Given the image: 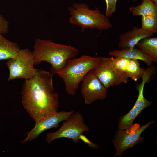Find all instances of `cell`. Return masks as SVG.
<instances>
[{
    "label": "cell",
    "mask_w": 157,
    "mask_h": 157,
    "mask_svg": "<svg viewBox=\"0 0 157 157\" xmlns=\"http://www.w3.org/2000/svg\"><path fill=\"white\" fill-rule=\"evenodd\" d=\"M53 74L36 69L32 78L25 80L21 92L23 106L35 122L51 113L58 111V93L53 83Z\"/></svg>",
    "instance_id": "6da1fadb"
},
{
    "label": "cell",
    "mask_w": 157,
    "mask_h": 157,
    "mask_svg": "<svg viewBox=\"0 0 157 157\" xmlns=\"http://www.w3.org/2000/svg\"><path fill=\"white\" fill-rule=\"evenodd\" d=\"M32 52L34 65L46 61L51 65V72L53 74L63 69L68 60L78 54L77 49L70 45L54 43L50 40L36 38Z\"/></svg>",
    "instance_id": "7a4b0ae2"
},
{
    "label": "cell",
    "mask_w": 157,
    "mask_h": 157,
    "mask_svg": "<svg viewBox=\"0 0 157 157\" xmlns=\"http://www.w3.org/2000/svg\"><path fill=\"white\" fill-rule=\"evenodd\" d=\"M101 57L84 55L68 60L66 66L56 74L63 79L68 94L73 95L76 93L80 82L89 71L95 68Z\"/></svg>",
    "instance_id": "3957f363"
},
{
    "label": "cell",
    "mask_w": 157,
    "mask_h": 157,
    "mask_svg": "<svg viewBox=\"0 0 157 157\" xmlns=\"http://www.w3.org/2000/svg\"><path fill=\"white\" fill-rule=\"evenodd\" d=\"M67 9L70 15L69 23L80 26L83 32L88 28L103 31L113 27L108 17L101 13L97 7L92 10L85 3H74Z\"/></svg>",
    "instance_id": "277c9868"
},
{
    "label": "cell",
    "mask_w": 157,
    "mask_h": 157,
    "mask_svg": "<svg viewBox=\"0 0 157 157\" xmlns=\"http://www.w3.org/2000/svg\"><path fill=\"white\" fill-rule=\"evenodd\" d=\"M89 130V128L85 124L83 116L79 112H74L63 121L61 126L57 131L47 133L45 140L50 144L56 139L66 138L77 143L80 140L79 135Z\"/></svg>",
    "instance_id": "5b68a950"
},
{
    "label": "cell",
    "mask_w": 157,
    "mask_h": 157,
    "mask_svg": "<svg viewBox=\"0 0 157 157\" xmlns=\"http://www.w3.org/2000/svg\"><path fill=\"white\" fill-rule=\"evenodd\" d=\"M6 64L9 72L8 81L19 78L28 79L36 73L32 52L27 48L20 49L15 58L7 60Z\"/></svg>",
    "instance_id": "8992f818"
},
{
    "label": "cell",
    "mask_w": 157,
    "mask_h": 157,
    "mask_svg": "<svg viewBox=\"0 0 157 157\" xmlns=\"http://www.w3.org/2000/svg\"><path fill=\"white\" fill-rule=\"evenodd\" d=\"M155 121H151L140 127L138 124L132 125L129 129H119L115 134L112 142L115 149L114 156H121L126 149L132 148L143 140L142 132Z\"/></svg>",
    "instance_id": "52a82bcc"
},
{
    "label": "cell",
    "mask_w": 157,
    "mask_h": 157,
    "mask_svg": "<svg viewBox=\"0 0 157 157\" xmlns=\"http://www.w3.org/2000/svg\"><path fill=\"white\" fill-rule=\"evenodd\" d=\"M80 92L86 104L103 100L107 95V89L95 75L93 69L89 71L82 80Z\"/></svg>",
    "instance_id": "ba28073f"
},
{
    "label": "cell",
    "mask_w": 157,
    "mask_h": 157,
    "mask_svg": "<svg viewBox=\"0 0 157 157\" xmlns=\"http://www.w3.org/2000/svg\"><path fill=\"white\" fill-rule=\"evenodd\" d=\"M111 57H101L99 63L93 69L95 75L107 89L111 86L126 83L129 78L115 71L111 64Z\"/></svg>",
    "instance_id": "9c48e42d"
},
{
    "label": "cell",
    "mask_w": 157,
    "mask_h": 157,
    "mask_svg": "<svg viewBox=\"0 0 157 157\" xmlns=\"http://www.w3.org/2000/svg\"><path fill=\"white\" fill-rule=\"evenodd\" d=\"M74 112V110L58 111L41 118L35 122L34 128L28 133L26 138L21 142L24 143L31 141L37 138L44 131L58 127L60 122L66 119Z\"/></svg>",
    "instance_id": "30bf717a"
},
{
    "label": "cell",
    "mask_w": 157,
    "mask_h": 157,
    "mask_svg": "<svg viewBox=\"0 0 157 157\" xmlns=\"http://www.w3.org/2000/svg\"><path fill=\"white\" fill-rule=\"evenodd\" d=\"M154 33L134 26L132 29L121 34L119 37L118 47L121 48L135 47L141 40L146 38L151 37Z\"/></svg>",
    "instance_id": "8fae6325"
},
{
    "label": "cell",
    "mask_w": 157,
    "mask_h": 157,
    "mask_svg": "<svg viewBox=\"0 0 157 157\" xmlns=\"http://www.w3.org/2000/svg\"><path fill=\"white\" fill-rule=\"evenodd\" d=\"M154 71V68L152 66L145 69L141 77L142 82L136 85V89L138 91V95L133 107L137 110L140 113L145 108L150 106L152 103V101H149L145 98L143 92L145 84L149 81Z\"/></svg>",
    "instance_id": "7c38bea8"
},
{
    "label": "cell",
    "mask_w": 157,
    "mask_h": 157,
    "mask_svg": "<svg viewBox=\"0 0 157 157\" xmlns=\"http://www.w3.org/2000/svg\"><path fill=\"white\" fill-rule=\"evenodd\" d=\"M108 54L115 57H124L129 59L140 60L145 62L148 66H151L153 59L144 53L140 49L135 47H125L119 50H115L108 52Z\"/></svg>",
    "instance_id": "4fadbf2b"
},
{
    "label": "cell",
    "mask_w": 157,
    "mask_h": 157,
    "mask_svg": "<svg viewBox=\"0 0 157 157\" xmlns=\"http://www.w3.org/2000/svg\"><path fill=\"white\" fill-rule=\"evenodd\" d=\"M18 44L0 34V60L14 58L20 50Z\"/></svg>",
    "instance_id": "5bb4252c"
},
{
    "label": "cell",
    "mask_w": 157,
    "mask_h": 157,
    "mask_svg": "<svg viewBox=\"0 0 157 157\" xmlns=\"http://www.w3.org/2000/svg\"><path fill=\"white\" fill-rule=\"evenodd\" d=\"M136 46L144 54L157 62V38L149 37L140 40Z\"/></svg>",
    "instance_id": "9a60e30c"
},
{
    "label": "cell",
    "mask_w": 157,
    "mask_h": 157,
    "mask_svg": "<svg viewBox=\"0 0 157 157\" xmlns=\"http://www.w3.org/2000/svg\"><path fill=\"white\" fill-rule=\"evenodd\" d=\"M129 11L134 16L151 15L157 17V5L151 0H142L140 5L130 7Z\"/></svg>",
    "instance_id": "2e32d148"
},
{
    "label": "cell",
    "mask_w": 157,
    "mask_h": 157,
    "mask_svg": "<svg viewBox=\"0 0 157 157\" xmlns=\"http://www.w3.org/2000/svg\"><path fill=\"white\" fill-rule=\"evenodd\" d=\"M145 69L140 67L138 60L128 59L125 65L123 72L128 78L136 81L142 77Z\"/></svg>",
    "instance_id": "e0dca14e"
},
{
    "label": "cell",
    "mask_w": 157,
    "mask_h": 157,
    "mask_svg": "<svg viewBox=\"0 0 157 157\" xmlns=\"http://www.w3.org/2000/svg\"><path fill=\"white\" fill-rule=\"evenodd\" d=\"M140 114L133 107L127 114L119 118L117 126L118 129L125 130L129 128L133 125L134 120Z\"/></svg>",
    "instance_id": "ac0fdd59"
},
{
    "label": "cell",
    "mask_w": 157,
    "mask_h": 157,
    "mask_svg": "<svg viewBox=\"0 0 157 157\" xmlns=\"http://www.w3.org/2000/svg\"><path fill=\"white\" fill-rule=\"evenodd\" d=\"M141 28L154 34L157 32V17L151 15L142 16Z\"/></svg>",
    "instance_id": "d6986e66"
},
{
    "label": "cell",
    "mask_w": 157,
    "mask_h": 157,
    "mask_svg": "<svg viewBox=\"0 0 157 157\" xmlns=\"http://www.w3.org/2000/svg\"><path fill=\"white\" fill-rule=\"evenodd\" d=\"M106 3V8L105 15L108 17L111 16L116 10L117 0H105Z\"/></svg>",
    "instance_id": "ffe728a7"
},
{
    "label": "cell",
    "mask_w": 157,
    "mask_h": 157,
    "mask_svg": "<svg viewBox=\"0 0 157 157\" xmlns=\"http://www.w3.org/2000/svg\"><path fill=\"white\" fill-rule=\"evenodd\" d=\"M9 23L0 14V34L5 35L8 31Z\"/></svg>",
    "instance_id": "44dd1931"
},
{
    "label": "cell",
    "mask_w": 157,
    "mask_h": 157,
    "mask_svg": "<svg viewBox=\"0 0 157 157\" xmlns=\"http://www.w3.org/2000/svg\"><path fill=\"white\" fill-rule=\"evenodd\" d=\"M79 139L81 140L85 144H87L89 147L95 149H97L99 146L96 144L91 142L87 137L84 135L83 133L81 134L79 137Z\"/></svg>",
    "instance_id": "7402d4cb"
},
{
    "label": "cell",
    "mask_w": 157,
    "mask_h": 157,
    "mask_svg": "<svg viewBox=\"0 0 157 157\" xmlns=\"http://www.w3.org/2000/svg\"><path fill=\"white\" fill-rule=\"evenodd\" d=\"M156 4L157 5V0H151Z\"/></svg>",
    "instance_id": "603a6c76"
},
{
    "label": "cell",
    "mask_w": 157,
    "mask_h": 157,
    "mask_svg": "<svg viewBox=\"0 0 157 157\" xmlns=\"http://www.w3.org/2000/svg\"><path fill=\"white\" fill-rule=\"evenodd\" d=\"M133 1H134V2H135L136 1H137V0H132Z\"/></svg>",
    "instance_id": "cb8c5ba5"
}]
</instances>
